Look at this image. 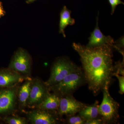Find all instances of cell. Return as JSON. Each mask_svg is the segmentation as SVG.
<instances>
[{
  "label": "cell",
  "mask_w": 124,
  "mask_h": 124,
  "mask_svg": "<svg viewBox=\"0 0 124 124\" xmlns=\"http://www.w3.org/2000/svg\"><path fill=\"white\" fill-rule=\"evenodd\" d=\"M72 47L80 55L82 69L89 89L94 96L112 82L113 46L104 45L88 48L75 42Z\"/></svg>",
  "instance_id": "1"
},
{
  "label": "cell",
  "mask_w": 124,
  "mask_h": 124,
  "mask_svg": "<svg viewBox=\"0 0 124 124\" xmlns=\"http://www.w3.org/2000/svg\"><path fill=\"white\" fill-rule=\"evenodd\" d=\"M82 68L70 59L62 57L56 59L51 67L48 79L44 82L48 88L57 84L70 73L82 70Z\"/></svg>",
  "instance_id": "2"
},
{
  "label": "cell",
  "mask_w": 124,
  "mask_h": 124,
  "mask_svg": "<svg viewBox=\"0 0 124 124\" xmlns=\"http://www.w3.org/2000/svg\"><path fill=\"white\" fill-rule=\"evenodd\" d=\"M109 87L106 85L102 91L103 98L101 103L99 106V113L104 124H117L120 119V105L111 96Z\"/></svg>",
  "instance_id": "3"
},
{
  "label": "cell",
  "mask_w": 124,
  "mask_h": 124,
  "mask_svg": "<svg viewBox=\"0 0 124 124\" xmlns=\"http://www.w3.org/2000/svg\"><path fill=\"white\" fill-rule=\"evenodd\" d=\"M86 84L82 70L70 73L57 84L48 88L49 92L57 93L62 97L73 94L80 87Z\"/></svg>",
  "instance_id": "4"
},
{
  "label": "cell",
  "mask_w": 124,
  "mask_h": 124,
  "mask_svg": "<svg viewBox=\"0 0 124 124\" xmlns=\"http://www.w3.org/2000/svg\"><path fill=\"white\" fill-rule=\"evenodd\" d=\"M19 85L0 88V116L16 114L19 111L17 92Z\"/></svg>",
  "instance_id": "5"
},
{
  "label": "cell",
  "mask_w": 124,
  "mask_h": 124,
  "mask_svg": "<svg viewBox=\"0 0 124 124\" xmlns=\"http://www.w3.org/2000/svg\"><path fill=\"white\" fill-rule=\"evenodd\" d=\"M32 63V58L28 51L20 47L14 53L8 68L22 75L31 78Z\"/></svg>",
  "instance_id": "6"
},
{
  "label": "cell",
  "mask_w": 124,
  "mask_h": 124,
  "mask_svg": "<svg viewBox=\"0 0 124 124\" xmlns=\"http://www.w3.org/2000/svg\"><path fill=\"white\" fill-rule=\"evenodd\" d=\"M24 113L29 123L31 124H63V118L56 111L35 108L26 111Z\"/></svg>",
  "instance_id": "7"
},
{
  "label": "cell",
  "mask_w": 124,
  "mask_h": 124,
  "mask_svg": "<svg viewBox=\"0 0 124 124\" xmlns=\"http://www.w3.org/2000/svg\"><path fill=\"white\" fill-rule=\"evenodd\" d=\"M49 93L44 81L39 78H33L31 89L27 102V108L30 109L36 108Z\"/></svg>",
  "instance_id": "8"
},
{
  "label": "cell",
  "mask_w": 124,
  "mask_h": 124,
  "mask_svg": "<svg viewBox=\"0 0 124 124\" xmlns=\"http://www.w3.org/2000/svg\"><path fill=\"white\" fill-rule=\"evenodd\" d=\"M86 105L77 100L73 94L62 96L57 110L59 115L63 116L74 115L78 113Z\"/></svg>",
  "instance_id": "9"
},
{
  "label": "cell",
  "mask_w": 124,
  "mask_h": 124,
  "mask_svg": "<svg viewBox=\"0 0 124 124\" xmlns=\"http://www.w3.org/2000/svg\"><path fill=\"white\" fill-rule=\"evenodd\" d=\"M30 78H31L22 75L8 68H0V88H9L18 85Z\"/></svg>",
  "instance_id": "10"
},
{
  "label": "cell",
  "mask_w": 124,
  "mask_h": 124,
  "mask_svg": "<svg viewBox=\"0 0 124 124\" xmlns=\"http://www.w3.org/2000/svg\"><path fill=\"white\" fill-rule=\"evenodd\" d=\"M98 19V16L96 19V26L91 33V36L89 38V42L85 46L88 48L99 47L104 45L113 46L114 40L110 36H107L102 33L99 27Z\"/></svg>",
  "instance_id": "11"
},
{
  "label": "cell",
  "mask_w": 124,
  "mask_h": 124,
  "mask_svg": "<svg viewBox=\"0 0 124 124\" xmlns=\"http://www.w3.org/2000/svg\"><path fill=\"white\" fill-rule=\"evenodd\" d=\"M32 78L25 80L19 86L17 92V99L19 110L24 113L27 108V101L31 92L32 82Z\"/></svg>",
  "instance_id": "12"
},
{
  "label": "cell",
  "mask_w": 124,
  "mask_h": 124,
  "mask_svg": "<svg viewBox=\"0 0 124 124\" xmlns=\"http://www.w3.org/2000/svg\"><path fill=\"white\" fill-rule=\"evenodd\" d=\"M62 96L54 92H50L36 108L46 110L57 112Z\"/></svg>",
  "instance_id": "13"
},
{
  "label": "cell",
  "mask_w": 124,
  "mask_h": 124,
  "mask_svg": "<svg viewBox=\"0 0 124 124\" xmlns=\"http://www.w3.org/2000/svg\"><path fill=\"white\" fill-rule=\"evenodd\" d=\"M71 11L66 6L62 9L60 13V19L59 24V33H62L64 37H66L64 30L68 25H73L75 23V19L71 17Z\"/></svg>",
  "instance_id": "14"
},
{
  "label": "cell",
  "mask_w": 124,
  "mask_h": 124,
  "mask_svg": "<svg viewBox=\"0 0 124 124\" xmlns=\"http://www.w3.org/2000/svg\"><path fill=\"white\" fill-rule=\"evenodd\" d=\"M99 106V102L97 101L91 105L86 104L78 114L86 121L100 117Z\"/></svg>",
  "instance_id": "15"
},
{
  "label": "cell",
  "mask_w": 124,
  "mask_h": 124,
  "mask_svg": "<svg viewBox=\"0 0 124 124\" xmlns=\"http://www.w3.org/2000/svg\"><path fill=\"white\" fill-rule=\"evenodd\" d=\"M2 120L7 124H27L29 123L26 117L18 115L16 113L5 116Z\"/></svg>",
  "instance_id": "16"
},
{
  "label": "cell",
  "mask_w": 124,
  "mask_h": 124,
  "mask_svg": "<svg viewBox=\"0 0 124 124\" xmlns=\"http://www.w3.org/2000/svg\"><path fill=\"white\" fill-rule=\"evenodd\" d=\"M63 119V124H85L86 120L78 115L67 116Z\"/></svg>",
  "instance_id": "17"
},
{
  "label": "cell",
  "mask_w": 124,
  "mask_h": 124,
  "mask_svg": "<svg viewBox=\"0 0 124 124\" xmlns=\"http://www.w3.org/2000/svg\"><path fill=\"white\" fill-rule=\"evenodd\" d=\"M124 59L122 62L119 61L116 62L115 64L113 65V74L116 73L120 75L124 76Z\"/></svg>",
  "instance_id": "18"
},
{
  "label": "cell",
  "mask_w": 124,
  "mask_h": 124,
  "mask_svg": "<svg viewBox=\"0 0 124 124\" xmlns=\"http://www.w3.org/2000/svg\"><path fill=\"white\" fill-rule=\"evenodd\" d=\"M113 48H115L123 56L124 59V37H122L119 39L114 41Z\"/></svg>",
  "instance_id": "19"
},
{
  "label": "cell",
  "mask_w": 124,
  "mask_h": 124,
  "mask_svg": "<svg viewBox=\"0 0 124 124\" xmlns=\"http://www.w3.org/2000/svg\"><path fill=\"white\" fill-rule=\"evenodd\" d=\"M113 76H115L119 81V93L121 94H123L124 93V76L120 75L118 74L113 73Z\"/></svg>",
  "instance_id": "20"
},
{
  "label": "cell",
  "mask_w": 124,
  "mask_h": 124,
  "mask_svg": "<svg viewBox=\"0 0 124 124\" xmlns=\"http://www.w3.org/2000/svg\"><path fill=\"white\" fill-rule=\"evenodd\" d=\"M111 7V15L113 14L115 10L116 6L119 5H124V2H122L121 0H108Z\"/></svg>",
  "instance_id": "21"
},
{
  "label": "cell",
  "mask_w": 124,
  "mask_h": 124,
  "mask_svg": "<svg viewBox=\"0 0 124 124\" xmlns=\"http://www.w3.org/2000/svg\"><path fill=\"white\" fill-rule=\"evenodd\" d=\"M85 124H104L103 121L100 117L86 120Z\"/></svg>",
  "instance_id": "22"
},
{
  "label": "cell",
  "mask_w": 124,
  "mask_h": 124,
  "mask_svg": "<svg viewBox=\"0 0 124 124\" xmlns=\"http://www.w3.org/2000/svg\"><path fill=\"white\" fill-rule=\"evenodd\" d=\"M6 12L3 8L2 2H0V18L5 14Z\"/></svg>",
  "instance_id": "23"
},
{
  "label": "cell",
  "mask_w": 124,
  "mask_h": 124,
  "mask_svg": "<svg viewBox=\"0 0 124 124\" xmlns=\"http://www.w3.org/2000/svg\"><path fill=\"white\" fill-rule=\"evenodd\" d=\"M36 0H27L26 2L27 4H30L32 3V2H34Z\"/></svg>",
  "instance_id": "24"
}]
</instances>
